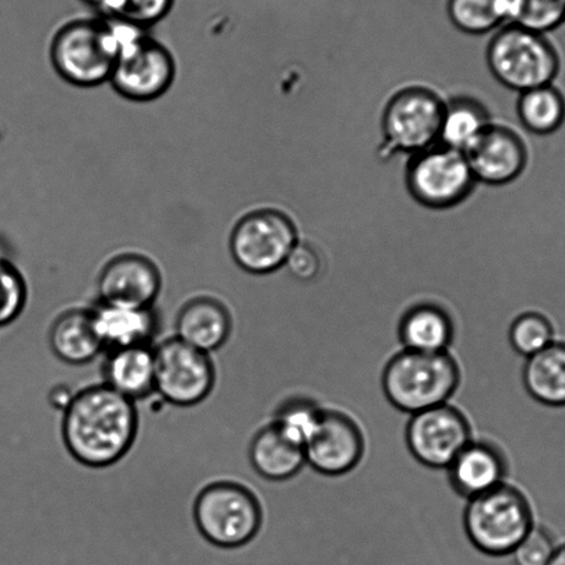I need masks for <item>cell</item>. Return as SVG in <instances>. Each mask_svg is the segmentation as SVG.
<instances>
[{"instance_id": "6da1fadb", "label": "cell", "mask_w": 565, "mask_h": 565, "mask_svg": "<svg viewBox=\"0 0 565 565\" xmlns=\"http://www.w3.org/2000/svg\"><path fill=\"white\" fill-rule=\"evenodd\" d=\"M137 431L139 414L135 403L107 385L84 388L64 408L65 448L87 468L118 463L134 447Z\"/></svg>"}, {"instance_id": "7a4b0ae2", "label": "cell", "mask_w": 565, "mask_h": 565, "mask_svg": "<svg viewBox=\"0 0 565 565\" xmlns=\"http://www.w3.org/2000/svg\"><path fill=\"white\" fill-rule=\"evenodd\" d=\"M460 381L462 371L449 351L426 354L403 349L387 361L382 373L387 402L409 415L448 404Z\"/></svg>"}, {"instance_id": "3957f363", "label": "cell", "mask_w": 565, "mask_h": 565, "mask_svg": "<svg viewBox=\"0 0 565 565\" xmlns=\"http://www.w3.org/2000/svg\"><path fill=\"white\" fill-rule=\"evenodd\" d=\"M108 23L118 45L117 62L109 78L114 89L134 102H152L163 96L175 76L172 53L139 26L117 20Z\"/></svg>"}, {"instance_id": "277c9868", "label": "cell", "mask_w": 565, "mask_h": 565, "mask_svg": "<svg viewBox=\"0 0 565 565\" xmlns=\"http://www.w3.org/2000/svg\"><path fill=\"white\" fill-rule=\"evenodd\" d=\"M463 526L477 551L493 557L509 556L534 529V512L524 492L504 482L495 490L469 499Z\"/></svg>"}, {"instance_id": "5b68a950", "label": "cell", "mask_w": 565, "mask_h": 565, "mask_svg": "<svg viewBox=\"0 0 565 565\" xmlns=\"http://www.w3.org/2000/svg\"><path fill=\"white\" fill-rule=\"evenodd\" d=\"M446 98L425 85L402 87L388 98L382 114L381 156H416L440 145Z\"/></svg>"}, {"instance_id": "8992f818", "label": "cell", "mask_w": 565, "mask_h": 565, "mask_svg": "<svg viewBox=\"0 0 565 565\" xmlns=\"http://www.w3.org/2000/svg\"><path fill=\"white\" fill-rule=\"evenodd\" d=\"M487 63L499 84L524 93L554 84L562 60L547 35L503 25L487 49Z\"/></svg>"}, {"instance_id": "52a82bcc", "label": "cell", "mask_w": 565, "mask_h": 565, "mask_svg": "<svg viewBox=\"0 0 565 565\" xmlns=\"http://www.w3.org/2000/svg\"><path fill=\"white\" fill-rule=\"evenodd\" d=\"M196 529L212 545L234 548L255 540L263 524L259 499L234 481L206 486L194 503Z\"/></svg>"}, {"instance_id": "ba28073f", "label": "cell", "mask_w": 565, "mask_h": 565, "mask_svg": "<svg viewBox=\"0 0 565 565\" xmlns=\"http://www.w3.org/2000/svg\"><path fill=\"white\" fill-rule=\"evenodd\" d=\"M118 45L107 20H76L52 42L54 70L68 84L95 87L111 78Z\"/></svg>"}, {"instance_id": "9c48e42d", "label": "cell", "mask_w": 565, "mask_h": 565, "mask_svg": "<svg viewBox=\"0 0 565 565\" xmlns=\"http://www.w3.org/2000/svg\"><path fill=\"white\" fill-rule=\"evenodd\" d=\"M405 183L418 204L440 211L462 204L477 181L466 153L437 145L409 158Z\"/></svg>"}, {"instance_id": "30bf717a", "label": "cell", "mask_w": 565, "mask_h": 565, "mask_svg": "<svg viewBox=\"0 0 565 565\" xmlns=\"http://www.w3.org/2000/svg\"><path fill=\"white\" fill-rule=\"evenodd\" d=\"M299 241L298 227L287 213L263 207L235 224L230 250L243 270L266 276L285 267Z\"/></svg>"}, {"instance_id": "8fae6325", "label": "cell", "mask_w": 565, "mask_h": 565, "mask_svg": "<svg viewBox=\"0 0 565 565\" xmlns=\"http://www.w3.org/2000/svg\"><path fill=\"white\" fill-rule=\"evenodd\" d=\"M156 353V392L175 407H195L211 396L216 367L211 354L181 342L164 340Z\"/></svg>"}, {"instance_id": "7c38bea8", "label": "cell", "mask_w": 565, "mask_h": 565, "mask_svg": "<svg viewBox=\"0 0 565 565\" xmlns=\"http://www.w3.org/2000/svg\"><path fill=\"white\" fill-rule=\"evenodd\" d=\"M473 438L468 416L449 403L411 415L405 429L411 455L426 468L437 470H447Z\"/></svg>"}, {"instance_id": "4fadbf2b", "label": "cell", "mask_w": 565, "mask_h": 565, "mask_svg": "<svg viewBox=\"0 0 565 565\" xmlns=\"http://www.w3.org/2000/svg\"><path fill=\"white\" fill-rule=\"evenodd\" d=\"M364 454V430L353 416L339 409L323 411L320 426L305 447L306 465L328 477L350 473Z\"/></svg>"}, {"instance_id": "5bb4252c", "label": "cell", "mask_w": 565, "mask_h": 565, "mask_svg": "<svg viewBox=\"0 0 565 565\" xmlns=\"http://www.w3.org/2000/svg\"><path fill=\"white\" fill-rule=\"evenodd\" d=\"M477 183L507 185L518 180L529 164L523 136L512 126L492 122L466 152Z\"/></svg>"}, {"instance_id": "9a60e30c", "label": "cell", "mask_w": 565, "mask_h": 565, "mask_svg": "<svg viewBox=\"0 0 565 565\" xmlns=\"http://www.w3.org/2000/svg\"><path fill=\"white\" fill-rule=\"evenodd\" d=\"M162 289L156 263L137 254L114 257L98 276L100 303L153 309Z\"/></svg>"}, {"instance_id": "2e32d148", "label": "cell", "mask_w": 565, "mask_h": 565, "mask_svg": "<svg viewBox=\"0 0 565 565\" xmlns=\"http://www.w3.org/2000/svg\"><path fill=\"white\" fill-rule=\"evenodd\" d=\"M447 471L452 490L469 501L508 482L509 460L497 443L473 438Z\"/></svg>"}, {"instance_id": "e0dca14e", "label": "cell", "mask_w": 565, "mask_h": 565, "mask_svg": "<svg viewBox=\"0 0 565 565\" xmlns=\"http://www.w3.org/2000/svg\"><path fill=\"white\" fill-rule=\"evenodd\" d=\"M232 332L233 318L227 307L210 296L186 301L175 318V338L207 354L223 348Z\"/></svg>"}, {"instance_id": "ac0fdd59", "label": "cell", "mask_w": 565, "mask_h": 565, "mask_svg": "<svg viewBox=\"0 0 565 565\" xmlns=\"http://www.w3.org/2000/svg\"><path fill=\"white\" fill-rule=\"evenodd\" d=\"M92 317L104 350L150 344L157 333L153 309L100 303L92 310Z\"/></svg>"}, {"instance_id": "d6986e66", "label": "cell", "mask_w": 565, "mask_h": 565, "mask_svg": "<svg viewBox=\"0 0 565 565\" xmlns=\"http://www.w3.org/2000/svg\"><path fill=\"white\" fill-rule=\"evenodd\" d=\"M103 372L104 385L130 402L156 392V353L151 344L109 350Z\"/></svg>"}, {"instance_id": "ffe728a7", "label": "cell", "mask_w": 565, "mask_h": 565, "mask_svg": "<svg viewBox=\"0 0 565 565\" xmlns=\"http://www.w3.org/2000/svg\"><path fill=\"white\" fill-rule=\"evenodd\" d=\"M455 323L440 305L418 303L404 312L398 323V339L404 350L418 353H447L454 342Z\"/></svg>"}, {"instance_id": "44dd1931", "label": "cell", "mask_w": 565, "mask_h": 565, "mask_svg": "<svg viewBox=\"0 0 565 565\" xmlns=\"http://www.w3.org/2000/svg\"><path fill=\"white\" fill-rule=\"evenodd\" d=\"M49 342L58 360L70 365L89 364L104 350L92 310H70L53 322Z\"/></svg>"}, {"instance_id": "7402d4cb", "label": "cell", "mask_w": 565, "mask_h": 565, "mask_svg": "<svg viewBox=\"0 0 565 565\" xmlns=\"http://www.w3.org/2000/svg\"><path fill=\"white\" fill-rule=\"evenodd\" d=\"M249 459L256 473L268 481L294 479L306 465L305 449L289 441L273 424L256 433Z\"/></svg>"}, {"instance_id": "603a6c76", "label": "cell", "mask_w": 565, "mask_h": 565, "mask_svg": "<svg viewBox=\"0 0 565 565\" xmlns=\"http://www.w3.org/2000/svg\"><path fill=\"white\" fill-rule=\"evenodd\" d=\"M523 383L536 403L546 407H565V343L553 342L526 359Z\"/></svg>"}, {"instance_id": "cb8c5ba5", "label": "cell", "mask_w": 565, "mask_h": 565, "mask_svg": "<svg viewBox=\"0 0 565 565\" xmlns=\"http://www.w3.org/2000/svg\"><path fill=\"white\" fill-rule=\"evenodd\" d=\"M493 122L490 111L479 98L457 96L444 108L440 145L468 152Z\"/></svg>"}, {"instance_id": "d4e9b609", "label": "cell", "mask_w": 565, "mask_h": 565, "mask_svg": "<svg viewBox=\"0 0 565 565\" xmlns=\"http://www.w3.org/2000/svg\"><path fill=\"white\" fill-rule=\"evenodd\" d=\"M518 115L532 135L556 134L565 122V97L554 84L520 93Z\"/></svg>"}, {"instance_id": "484cf974", "label": "cell", "mask_w": 565, "mask_h": 565, "mask_svg": "<svg viewBox=\"0 0 565 565\" xmlns=\"http://www.w3.org/2000/svg\"><path fill=\"white\" fill-rule=\"evenodd\" d=\"M451 23L469 35H486L508 24V0H448Z\"/></svg>"}, {"instance_id": "4316f807", "label": "cell", "mask_w": 565, "mask_h": 565, "mask_svg": "<svg viewBox=\"0 0 565 565\" xmlns=\"http://www.w3.org/2000/svg\"><path fill=\"white\" fill-rule=\"evenodd\" d=\"M323 411L326 408L321 407L315 399L290 398L277 409L273 425L289 441L305 449L321 424Z\"/></svg>"}, {"instance_id": "83f0119b", "label": "cell", "mask_w": 565, "mask_h": 565, "mask_svg": "<svg viewBox=\"0 0 565 565\" xmlns=\"http://www.w3.org/2000/svg\"><path fill=\"white\" fill-rule=\"evenodd\" d=\"M508 24L547 35L565 23V0H508Z\"/></svg>"}, {"instance_id": "f1b7e54d", "label": "cell", "mask_w": 565, "mask_h": 565, "mask_svg": "<svg viewBox=\"0 0 565 565\" xmlns=\"http://www.w3.org/2000/svg\"><path fill=\"white\" fill-rule=\"evenodd\" d=\"M554 329L548 318L536 311H526L514 318L509 328V342L521 356L540 353L554 342Z\"/></svg>"}, {"instance_id": "f546056e", "label": "cell", "mask_w": 565, "mask_h": 565, "mask_svg": "<svg viewBox=\"0 0 565 565\" xmlns=\"http://www.w3.org/2000/svg\"><path fill=\"white\" fill-rule=\"evenodd\" d=\"M173 4L174 0H103L98 10L108 20L124 21L147 30L167 18Z\"/></svg>"}, {"instance_id": "4dcf8cb0", "label": "cell", "mask_w": 565, "mask_h": 565, "mask_svg": "<svg viewBox=\"0 0 565 565\" xmlns=\"http://www.w3.org/2000/svg\"><path fill=\"white\" fill-rule=\"evenodd\" d=\"M26 285L12 263L0 257V328L9 326L23 311Z\"/></svg>"}, {"instance_id": "1f68e13d", "label": "cell", "mask_w": 565, "mask_h": 565, "mask_svg": "<svg viewBox=\"0 0 565 565\" xmlns=\"http://www.w3.org/2000/svg\"><path fill=\"white\" fill-rule=\"evenodd\" d=\"M557 545L551 532L535 525L512 552L515 565H547Z\"/></svg>"}, {"instance_id": "d6a6232c", "label": "cell", "mask_w": 565, "mask_h": 565, "mask_svg": "<svg viewBox=\"0 0 565 565\" xmlns=\"http://www.w3.org/2000/svg\"><path fill=\"white\" fill-rule=\"evenodd\" d=\"M285 267L299 281L309 282L320 276L322 260L315 246L299 241L294 250L290 252Z\"/></svg>"}, {"instance_id": "836d02e7", "label": "cell", "mask_w": 565, "mask_h": 565, "mask_svg": "<svg viewBox=\"0 0 565 565\" xmlns=\"http://www.w3.org/2000/svg\"><path fill=\"white\" fill-rule=\"evenodd\" d=\"M547 565H565V545L557 546L556 552H554L551 563Z\"/></svg>"}, {"instance_id": "e575fe53", "label": "cell", "mask_w": 565, "mask_h": 565, "mask_svg": "<svg viewBox=\"0 0 565 565\" xmlns=\"http://www.w3.org/2000/svg\"><path fill=\"white\" fill-rule=\"evenodd\" d=\"M82 2L90 3V4H93V7L98 8V4H100L103 2V0H82Z\"/></svg>"}]
</instances>
